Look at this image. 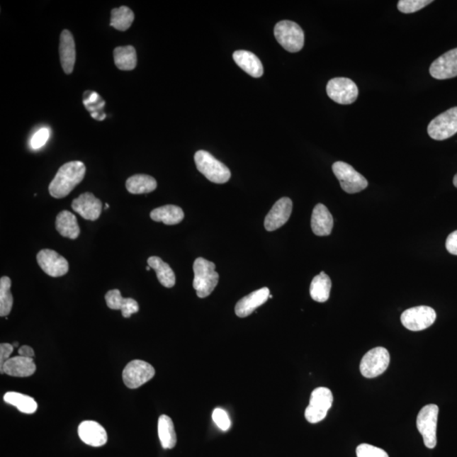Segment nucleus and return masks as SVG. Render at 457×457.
<instances>
[{
	"label": "nucleus",
	"instance_id": "nucleus-1",
	"mask_svg": "<svg viewBox=\"0 0 457 457\" xmlns=\"http://www.w3.org/2000/svg\"><path fill=\"white\" fill-rule=\"evenodd\" d=\"M85 174L86 167L81 161H72L63 164L50 183V195L55 198L67 197L84 180Z\"/></svg>",
	"mask_w": 457,
	"mask_h": 457
},
{
	"label": "nucleus",
	"instance_id": "nucleus-2",
	"mask_svg": "<svg viewBox=\"0 0 457 457\" xmlns=\"http://www.w3.org/2000/svg\"><path fill=\"white\" fill-rule=\"evenodd\" d=\"M215 264L203 258H198L193 264V288L198 297L205 298L210 295L219 283L220 276L215 271Z\"/></svg>",
	"mask_w": 457,
	"mask_h": 457
},
{
	"label": "nucleus",
	"instance_id": "nucleus-3",
	"mask_svg": "<svg viewBox=\"0 0 457 457\" xmlns=\"http://www.w3.org/2000/svg\"><path fill=\"white\" fill-rule=\"evenodd\" d=\"M198 171L208 181L216 184H224L229 181L232 173L226 165L216 159L210 152L199 150L194 156Z\"/></svg>",
	"mask_w": 457,
	"mask_h": 457
},
{
	"label": "nucleus",
	"instance_id": "nucleus-4",
	"mask_svg": "<svg viewBox=\"0 0 457 457\" xmlns=\"http://www.w3.org/2000/svg\"><path fill=\"white\" fill-rule=\"evenodd\" d=\"M274 37L280 45L290 53H298L304 46V33L294 21H281L274 28Z\"/></svg>",
	"mask_w": 457,
	"mask_h": 457
},
{
	"label": "nucleus",
	"instance_id": "nucleus-5",
	"mask_svg": "<svg viewBox=\"0 0 457 457\" xmlns=\"http://www.w3.org/2000/svg\"><path fill=\"white\" fill-rule=\"evenodd\" d=\"M439 407L429 404L421 409L417 417V428L424 438V443L429 449L437 445V422Z\"/></svg>",
	"mask_w": 457,
	"mask_h": 457
},
{
	"label": "nucleus",
	"instance_id": "nucleus-6",
	"mask_svg": "<svg viewBox=\"0 0 457 457\" xmlns=\"http://www.w3.org/2000/svg\"><path fill=\"white\" fill-rule=\"evenodd\" d=\"M333 404L332 390L325 387H319L312 391L310 402L305 411V417L311 424L320 423L327 416Z\"/></svg>",
	"mask_w": 457,
	"mask_h": 457
},
{
	"label": "nucleus",
	"instance_id": "nucleus-7",
	"mask_svg": "<svg viewBox=\"0 0 457 457\" xmlns=\"http://www.w3.org/2000/svg\"><path fill=\"white\" fill-rule=\"evenodd\" d=\"M334 176H337L343 191L349 194L360 193L367 188L368 182L366 178L347 163L338 161L332 167Z\"/></svg>",
	"mask_w": 457,
	"mask_h": 457
},
{
	"label": "nucleus",
	"instance_id": "nucleus-8",
	"mask_svg": "<svg viewBox=\"0 0 457 457\" xmlns=\"http://www.w3.org/2000/svg\"><path fill=\"white\" fill-rule=\"evenodd\" d=\"M390 361L389 351L384 347H376L363 356L360 363L363 376L373 378L381 376L388 368Z\"/></svg>",
	"mask_w": 457,
	"mask_h": 457
},
{
	"label": "nucleus",
	"instance_id": "nucleus-9",
	"mask_svg": "<svg viewBox=\"0 0 457 457\" xmlns=\"http://www.w3.org/2000/svg\"><path fill=\"white\" fill-rule=\"evenodd\" d=\"M429 137L434 140L443 141L457 133V107L435 117L428 126Z\"/></svg>",
	"mask_w": 457,
	"mask_h": 457
},
{
	"label": "nucleus",
	"instance_id": "nucleus-10",
	"mask_svg": "<svg viewBox=\"0 0 457 457\" xmlns=\"http://www.w3.org/2000/svg\"><path fill=\"white\" fill-rule=\"evenodd\" d=\"M326 91L329 98L343 106L354 103L359 94L358 86L346 77L333 78L328 82Z\"/></svg>",
	"mask_w": 457,
	"mask_h": 457
},
{
	"label": "nucleus",
	"instance_id": "nucleus-11",
	"mask_svg": "<svg viewBox=\"0 0 457 457\" xmlns=\"http://www.w3.org/2000/svg\"><path fill=\"white\" fill-rule=\"evenodd\" d=\"M435 320L436 312L428 306L409 308L400 317L404 327L411 332H421L428 329L434 323Z\"/></svg>",
	"mask_w": 457,
	"mask_h": 457
},
{
	"label": "nucleus",
	"instance_id": "nucleus-12",
	"mask_svg": "<svg viewBox=\"0 0 457 457\" xmlns=\"http://www.w3.org/2000/svg\"><path fill=\"white\" fill-rule=\"evenodd\" d=\"M155 376V369L149 363L142 360H133L124 368L123 381L129 389H137L146 384Z\"/></svg>",
	"mask_w": 457,
	"mask_h": 457
},
{
	"label": "nucleus",
	"instance_id": "nucleus-13",
	"mask_svg": "<svg viewBox=\"0 0 457 457\" xmlns=\"http://www.w3.org/2000/svg\"><path fill=\"white\" fill-rule=\"evenodd\" d=\"M37 261L42 271L51 277H61L69 271L68 261L54 250H41Z\"/></svg>",
	"mask_w": 457,
	"mask_h": 457
},
{
	"label": "nucleus",
	"instance_id": "nucleus-14",
	"mask_svg": "<svg viewBox=\"0 0 457 457\" xmlns=\"http://www.w3.org/2000/svg\"><path fill=\"white\" fill-rule=\"evenodd\" d=\"M431 77L437 80L451 79L457 77V47L446 52L430 65Z\"/></svg>",
	"mask_w": 457,
	"mask_h": 457
},
{
	"label": "nucleus",
	"instance_id": "nucleus-15",
	"mask_svg": "<svg viewBox=\"0 0 457 457\" xmlns=\"http://www.w3.org/2000/svg\"><path fill=\"white\" fill-rule=\"evenodd\" d=\"M293 201L288 198H282L274 204L264 220V227L268 232L281 228L290 219L293 212Z\"/></svg>",
	"mask_w": 457,
	"mask_h": 457
},
{
	"label": "nucleus",
	"instance_id": "nucleus-16",
	"mask_svg": "<svg viewBox=\"0 0 457 457\" xmlns=\"http://www.w3.org/2000/svg\"><path fill=\"white\" fill-rule=\"evenodd\" d=\"M72 210L86 220L95 221L102 213L103 204L93 193H82L72 204Z\"/></svg>",
	"mask_w": 457,
	"mask_h": 457
},
{
	"label": "nucleus",
	"instance_id": "nucleus-17",
	"mask_svg": "<svg viewBox=\"0 0 457 457\" xmlns=\"http://www.w3.org/2000/svg\"><path fill=\"white\" fill-rule=\"evenodd\" d=\"M78 435L82 442L90 446H103L108 441L106 430L95 421L82 422L78 427Z\"/></svg>",
	"mask_w": 457,
	"mask_h": 457
},
{
	"label": "nucleus",
	"instance_id": "nucleus-18",
	"mask_svg": "<svg viewBox=\"0 0 457 457\" xmlns=\"http://www.w3.org/2000/svg\"><path fill=\"white\" fill-rule=\"evenodd\" d=\"M269 295H271L269 289L267 287H264V288L246 295L237 303L236 308H235L236 315L239 317H246L251 315L256 308L267 302Z\"/></svg>",
	"mask_w": 457,
	"mask_h": 457
},
{
	"label": "nucleus",
	"instance_id": "nucleus-19",
	"mask_svg": "<svg viewBox=\"0 0 457 457\" xmlns=\"http://www.w3.org/2000/svg\"><path fill=\"white\" fill-rule=\"evenodd\" d=\"M334 220L332 213L324 204H317L313 208L311 227L317 237H327L332 234Z\"/></svg>",
	"mask_w": 457,
	"mask_h": 457
},
{
	"label": "nucleus",
	"instance_id": "nucleus-20",
	"mask_svg": "<svg viewBox=\"0 0 457 457\" xmlns=\"http://www.w3.org/2000/svg\"><path fill=\"white\" fill-rule=\"evenodd\" d=\"M36 369V364L33 359L17 356L9 359L0 368V371L12 377L26 378L32 376Z\"/></svg>",
	"mask_w": 457,
	"mask_h": 457
},
{
	"label": "nucleus",
	"instance_id": "nucleus-21",
	"mask_svg": "<svg viewBox=\"0 0 457 457\" xmlns=\"http://www.w3.org/2000/svg\"><path fill=\"white\" fill-rule=\"evenodd\" d=\"M60 62L65 74H72L76 63V45L72 34L64 30L60 40Z\"/></svg>",
	"mask_w": 457,
	"mask_h": 457
},
{
	"label": "nucleus",
	"instance_id": "nucleus-22",
	"mask_svg": "<svg viewBox=\"0 0 457 457\" xmlns=\"http://www.w3.org/2000/svg\"><path fill=\"white\" fill-rule=\"evenodd\" d=\"M108 308L113 310H120L122 316L128 319L139 311V305L136 300L122 298L120 291L115 289L108 291L106 295Z\"/></svg>",
	"mask_w": 457,
	"mask_h": 457
},
{
	"label": "nucleus",
	"instance_id": "nucleus-23",
	"mask_svg": "<svg viewBox=\"0 0 457 457\" xmlns=\"http://www.w3.org/2000/svg\"><path fill=\"white\" fill-rule=\"evenodd\" d=\"M233 60L239 67L244 72L254 78H259L264 75V67L262 62L252 52L247 50L235 51Z\"/></svg>",
	"mask_w": 457,
	"mask_h": 457
},
{
	"label": "nucleus",
	"instance_id": "nucleus-24",
	"mask_svg": "<svg viewBox=\"0 0 457 457\" xmlns=\"http://www.w3.org/2000/svg\"><path fill=\"white\" fill-rule=\"evenodd\" d=\"M55 227L57 232L64 237L75 240L80 235L77 217L71 212L64 210L56 217Z\"/></svg>",
	"mask_w": 457,
	"mask_h": 457
},
{
	"label": "nucleus",
	"instance_id": "nucleus-25",
	"mask_svg": "<svg viewBox=\"0 0 457 457\" xmlns=\"http://www.w3.org/2000/svg\"><path fill=\"white\" fill-rule=\"evenodd\" d=\"M147 264L156 272L157 278H158L161 285L167 287V288H172L176 285L175 273H174L171 266L167 263L164 262L159 256H150L147 259Z\"/></svg>",
	"mask_w": 457,
	"mask_h": 457
},
{
	"label": "nucleus",
	"instance_id": "nucleus-26",
	"mask_svg": "<svg viewBox=\"0 0 457 457\" xmlns=\"http://www.w3.org/2000/svg\"><path fill=\"white\" fill-rule=\"evenodd\" d=\"M184 212L180 207L175 205H165L155 208L150 213L151 219L155 222H163L167 225H174L181 223L184 219Z\"/></svg>",
	"mask_w": 457,
	"mask_h": 457
},
{
	"label": "nucleus",
	"instance_id": "nucleus-27",
	"mask_svg": "<svg viewBox=\"0 0 457 457\" xmlns=\"http://www.w3.org/2000/svg\"><path fill=\"white\" fill-rule=\"evenodd\" d=\"M332 283L330 278L324 271L317 274L311 283V298L317 303L328 301L332 290Z\"/></svg>",
	"mask_w": 457,
	"mask_h": 457
},
{
	"label": "nucleus",
	"instance_id": "nucleus-28",
	"mask_svg": "<svg viewBox=\"0 0 457 457\" xmlns=\"http://www.w3.org/2000/svg\"><path fill=\"white\" fill-rule=\"evenodd\" d=\"M158 432L161 446L164 449H173L177 442L175 427L167 415H161L158 422Z\"/></svg>",
	"mask_w": 457,
	"mask_h": 457
},
{
	"label": "nucleus",
	"instance_id": "nucleus-29",
	"mask_svg": "<svg viewBox=\"0 0 457 457\" xmlns=\"http://www.w3.org/2000/svg\"><path fill=\"white\" fill-rule=\"evenodd\" d=\"M125 186L130 193L146 194L157 188V181L154 177L139 174L128 178Z\"/></svg>",
	"mask_w": 457,
	"mask_h": 457
},
{
	"label": "nucleus",
	"instance_id": "nucleus-30",
	"mask_svg": "<svg viewBox=\"0 0 457 457\" xmlns=\"http://www.w3.org/2000/svg\"><path fill=\"white\" fill-rule=\"evenodd\" d=\"M116 67L121 71H132L137 67V52L133 46L118 47L114 50Z\"/></svg>",
	"mask_w": 457,
	"mask_h": 457
},
{
	"label": "nucleus",
	"instance_id": "nucleus-31",
	"mask_svg": "<svg viewBox=\"0 0 457 457\" xmlns=\"http://www.w3.org/2000/svg\"><path fill=\"white\" fill-rule=\"evenodd\" d=\"M4 400L7 404L16 407L25 414H33L38 410V403L30 396L18 393H7L4 395Z\"/></svg>",
	"mask_w": 457,
	"mask_h": 457
},
{
	"label": "nucleus",
	"instance_id": "nucleus-32",
	"mask_svg": "<svg viewBox=\"0 0 457 457\" xmlns=\"http://www.w3.org/2000/svg\"><path fill=\"white\" fill-rule=\"evenodd\" d=\"M135 18L134 13L130 8L121 6L111 11V27L125 32L132 26Z\"/></svg>",
	"mask_w": 457,
	"mask_h": 457
},
{
	"label": "nucleus",
	"instance_id": "nucleus-33",
	"mask_svg": "<svg viewBox=\"0 0 457 457\" xmlns=\"http://www.w3.org/2000/svg\"><path fill=\"white\" fill-rule=\"evenodd\" d=\"M84 103L93 118L97 120L106 118V115L103 112L106 101L96 91H86L84 94Z\"/></svg>",
	"mask_w": 457,
	"mask_h": 457
},
{
	"label": "nucleus",
	"instance_id": "nucleus-34",
	"mask_svg": "<svg viewBox=\"0 0 457 457\" xmlns=\"http://www.w3.org/2000/svg\"><path fill=\"white\" fill-rule=\"evenodd\" d=\"M11 280L7 276L0 278V316L10 315L13 307V297L11 293Z\"/></svg>",
	"mask_w": 457,
	"mask_h": 457
},
{
	"label": "nucleus",
	"instance_id": "nucleus-35",
	"mask_svg": "<svg viewBox=\"0 0 457 457\" xmlns=\"http://www.w3.org/2000/svg\"><path fill=\"white\" fill-rule=\"evenodd\" d=\"M432 2V0H400L397 8L404 14H412L422 10Z\"/></svg>",
	"mask_w": 457,
	"mask_h": 457
},
{
	"label": "nucleus",
	"instance_id": "nucleus-36",
	"mask_svg": "<svg viewBox=\"0 0 457 457\" xmlns=\"http://www.w3.org/2000/svg\"><path fill=\"white\" fill-rule=\"evenodd\" d=\"M356 456L358 457H389L386 451L380 448L362 444L356 448Z\"/></svg>",
	"mask_w": 457,
	"mask_h": 457
},
{
	"label": "nucleus",
	"instance_id": "nucleus-37",
	"mask_svg": "<svg viewBox=\"0 0 457 457\" xmlns=\"http://www.w3.org/2000/svg\"><path fill=\"white\" fill-rule=\"evenodd\" d=\"M50 137V130L49 128H41L30 138V146L33 149H41L46 145Z\"/></svg>",
	"mask_w": 457,
	"mask_h": 457
},
{
	"label": "nucleus",
	"instance_id": "nucleus-38",
	"mask_svg": "<svg viewBox=\"0 0 457 457\" xmlns=\"http://www.w3.org/2000/svg\"><path fill=\"white\" fill-rule=\"evenodd\" d=\"M213 420L221 430L227 431L230 428V417L223 409L216 408L213 411Z\"/></svg>",
	"mask_w": 457,
	"mask_h": 457
},
{
	"label": "nucleus",
	"instance_id": "nucleus-39",
	"mask_svg": "<svg viewBox=\"0 0 457 457\" xmlns=\"http://www.w3.org/2000/svg\"><path fill=\"white\" fill-rule=\"evenodd\" d=\"M13 351H14V346L12 344L2 343L0 345V368L10 359Z\"/></svg>",
	"mask_w": 457,
	"mask_h": 457
},
{
	"label": "nucleus",
	"instance_id": "nucleus-40",
	"mask_svg": "<svg viewBox=\"0 0 457 457\" xmlns=\"http://www.w3.org/2000/svg\"><path fill=\"white\" fill-rule=\"evenodd\" d=\"M446 247L451 254L457 256V230L451 233L447 237Z\"/></svg>",
	"mask_w": 457,
	"mask_h": 457
},
{
	"label": "nucleus",
	"instance_id": "nucleus-41",
	"mask_svg": "<svg viewBox=\"0 0 457 457\" xmlns=\"http://www.w3.org/2000/svg\"><path fill=\"white\" fill-rule=\"evenodd\" d=\"M19 356H25V358L33 359L35 356L34 350L32 347L28 346H23L19 348Z\"/></svg>",
	"mask_w": 457,
	"mask_h": 457
},
{
	"label": "nucleus",
	"instance_id": "nucleus-42",
	"mask_svg": "<svg viewBox=\"0 0 457 457\" xmlns=\"http://www.w3.org/2000/svg\"><path fill=\"white\" fill-rule=\"evenodd\" d=\"M453 184H454V186H455L456 187V188H457V174H456V176H455V177H454V179H453Z\"/></svg>",
	"mask_w": 457,
	"mask_h": 457
},
{
	"label": "nucleus",
	"instance_id": "nucleus-43",
	"mask_svg": "<svg viewBox=\"0 0 457 457\" xmlns=\"http://www.w3.org/2000/svg\"><path fill=\"white\" fill-rule=\"evenodd\" d=\"M12 346L15 347H18L19 343L18 342H14L12 344Z\"/></svg>",
	"mask_w": 457,
	"mask_h": 457
},
{
	"label": "nucleus",
	"instance_id": "nucleus-44",
	"mask_svg": "<svg viewBox=\"0 0 457 457\" xmlns=\"http://www.w3.org/2000/svg\"><path fill=\"white\" fill-rule=\"evenodd\" d=\"M146 269H147V271H150V269H151V268H150L149 266H147Z\"/></svg>",
	"mask_w": 457,
	"mask_h": 457
},
{
	"label": "nucleus",
	"instance_id": "nucleus-45",
	"mask_svg": "<svg viewBox=\"0 0 457 457\" xmlns=\"http://www.w3.org/2000/svg\"><path fill=\"white\" fill-rule=\"evenodd\" d=\"M108 207H110V205H108V203H106V210H108Z\"/></svg>",
	"mask_w": 457,
	"mask_h": 457
}]
</instances>
